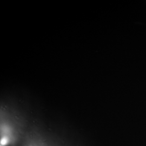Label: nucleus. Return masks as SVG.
Masks as SVG:
<instances>
[{
    "label": "nucleus",
    "mask_w": 146,
    "mask_h": 146,
    "mask_svg": "<svg viewBox=\"0 0 146 146\" xmlns=\"http://www.w3.org/2000/svg\"><path fill=\"white\" fill-rule=\"evenodd\" d=\"M7 143V139H5V138H3V139H2L1 140V144L2 145H6Z\"/></svg>",
    "instance_id": "nucleus-1"
},
{
    "label": "nucleus",
    "mask_w": 146,
    "mask_h": 146,
    "mask_svg": "<svg viewBox=\"0 0 146 146\" xmlns=\"http://www.w3.org/2000/svg\"></svg>",
    "instance_id": "nucleus-2"
}]
</instances>
